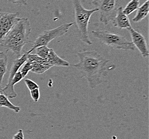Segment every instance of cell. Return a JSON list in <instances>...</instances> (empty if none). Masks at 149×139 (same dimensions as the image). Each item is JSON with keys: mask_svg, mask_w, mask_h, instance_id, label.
Returning <instances> with one entry per match:
<instances>
[{"mask_svg": "<svg viewBox=\"0 0 149 139\" xmlns=\"http://www.w3.org/2000/svg\"><path fill=\"white\" fill-rule=\"evenodd\" d=\"M32 69V66L30 61L26 62L24 65V66L22 68V69L20 71L21 74L22 75L23 78H25L27 75L28 73Z\"/></svg>", "mask_w": 149, "mask_h": 139, "instance_id": "d6986e66", "label": "cell"}, {"mask_svg": "<svg viewBox=\"0 0 149 139\" xmlns=\"http://www.w3.org/2000/svg\"><path fill=\"white\" fill-rule=\"evenodd\" d=\"M31 33V28L29 19L20 18L0 44L6 51H13L17 58L20 57L23 47L29 41Z\"/></svg>", "mask_w": 149, "mask_h": 139, "instance_id": "7a4b0ae2", "label": "cell"}, {"mask_svg": "<svg viewBox=\"0 0 149 139\" xmlns=\"http://www.w3.org/2000/svg\"><path fill=\"white\" fill-rule=\"evenodd\" d=\"M132 39V42L140 54L144 58L148 57L149 48L146 38L139 32L135 30L132 27L127 29Z\"/></svg>", "mask_w": 149, "mask_h": 139, "instance_id": "ba28073f", "label": "cell"}, {"mask_svg": "<svg viewBox=\"0 0 149 139\" xmlns=\"http://www.w3.org/2000/svg\"><path fill=\"white\" fill-rule=\"evenodd\" d=\"M139 5V0H131L127 5L125 6V9H123V13L127 16L132 14L135 11L137 10Z\"/></svg>", "mask_w": 149, "mask_h": 139, "instance_id": "2e32d148", "label": "cell"}, {"mask_svg": "<svg viewBox=\"0 0 149 139\" xmlns=\"http://www.w3.org/2000/svg\"><path fill=\"white\" fill-rule=\"evenodd\" d=\"M72 3L74 8V24L78 29L81 40L85 44L91 46L92 42L88 35V25L92 14L98 10L95 8L91 10L85 9L80 0H72Z\"/></svg>", "mask_w": 149, "mask_h": 139, "instance_id": "3957f363", "label": "cell"}, {"mask_svg": "<svg viewBox=\"0 0 149 139\" xmlns=\"http://www.w3.org/2000/svg\"><path fill=\"white\" fill-rule=\"evenodd\" d=\"M36 50L37 55L40 57L42 58V59H45L49 54V53L51 50V48L48 47L46 46H44L37 48Z\"/></svg>", "mask_w": 149, "mask_h": 139, "instance_id": "ac0fdd59", "label": "cell"}, {"mask_svg": "<svg viewBox=\"0 0 149 139\" xmlns=\"http://www.w3.org/2000/svg\"><path fill=\"white\" fill-rule=\"evenodd\" d=\"M119 0H94L92 4L99 12V21L105 25L112 21L117 11Z\"/></svg>", "mask_w": 149, "mask_h": 139, "instance_id": "8992f818", "label": "cell"}, {"mask_svg": "<svg viewBox=\"0 0 149 139\" xmlns=\"http://www.w3.org/2000/svg\"><path fill=\"white\" fill-rule=\"evenodd\" d=\"M13 139H24V133L22 129H19V131L14 135Z\"/></svg>", "mask_w": 149, "mask_h": 139, "instance_id": "7402d4cb", "label": "cell"}, {"mask_svg": "<svg viewBox=\"0 0 149 139\" xmlns=\"http://www.w3.org/2000/svg\"><path fill=\"white\" fill-rule=\"evenodd\" d=\"M30 94L31 98L34 102H38V101L40 98V96L39 88L35 89L34 90H32L30 91Z\"/></svg>", "mask_w": 149, "mask_h": 139, "instance_id": "44dd1931", "label": "cell"}, {"mask_svg": "<svg viewBox=\"0 0 149 139\" xmlns=\"http://www.w3.org/2000/svg\"><path fill=\"white\" fill-rule=\"evenodd\" d=\"M92 37L102 44L116 50H135L136 48L132 42L128 41L125 37L114 34L111 32L96 30L91 31Z\"/></svg>", "mask_w": 149, "mask_h": 139, "instance_id": "277c9868", "label": "cell"}, {"mask_svg": "<svg viewBox=\"0 0 149 139\" xmlns=\"http://www.w3.org/2000/svg\"><path fill=\"white\" fill-rule=\"evenodd\" d=\"M48 66L51 68L53 66L68 67L71 64L63 59L60 57L53 49H51L47 57L44 59Z\"/></svg>", "mask_w": 149, "mask_h": 139, "instance_id": "30bf717a", "label": "cell"}, {"mask_svg": "<svg viewBox=\"0 0 149 139\" xmlns=\"http://www.w3.org/2000/svg\"><path fill=\"white\" fill-rule=\"evenodd\" d=\"M137 10L135 16L132 19V21L134 23H139L148 16L149 11V0H146Z\"/></svg>", "mask_w": 149, "mask_h": 139, "instance_id": "4fadbf2b", "label": "cell"}, {"mask_svg": "<svg viewBox=\"0 0 149 139\" xmlns=\"http://www.w3.org/2000/svg\"><path fill=\"white\" fill-rule=\"evenodd\" d=\"M0 107H6L16 113L20 111V108L18 106H15L10 102L8 98L3 93H0Z\"/></svg>", "mask_w": 149, "mask_h": 139, "instance_id": "9a60e30c", "label": "cell"}, {"mask_svg": "<svg viewBox=\"0 0 149 139\" xmlns=\"http://www.w3.org/2000/svg\"><path fill=\"white\" fill-rule=\"evenodd\" d=\"M23 79V77L20 71L17 72L11 81L9 83H7L6 86L4 88H2L1 93L7 96L9 98H16L17 94L16 92L15 91L14 85L20 82Z\"/></svg>", "mask_w": 149, "mask_h": 139, "instance_id": "8fae6325", "label": "cell"}, {"mask_svg": "<svg viewBox=\"0 0 149 139\" xmlns=\"http://www.w3.org/2000/svg\"><path fill=\"white\" fill-rule=\"evenodd\" d=\"M18 12H0V44L14 25L20 19Z\"/></svg>", "mask_w": 149, "mask_h": 139, "instance_id": "52a82bcc", "label": "cell"}, {"mask_svg": "<svg viewBox=\"0 0 149 139\" xmlns=\"http://www.w3.org/2000/svg\"><path fill=\"white\" fill-rule=\"evenodd\" d=\"M78 63L71 64L76 68L85 78L88 86L95 89L103 82V78L107 73V65L109 61L94 50L78 52Z\"/></svg>", "mask_w": 149, "mask_h": 139, "instance_id": "6da1fadb", "label": "cell"}, {"mask_svg": "<svg viewBox=\"0 0 149 139\" xmlns=\"http://www.w3.org/2000/svg\"><path fill=\"white\" fill-rule=\"evenodd\" d=\"M139 1H140V0H139Z\"/></svg>", "mask_w": 149, "mask_h": 139, "instance_id": "cb8c5ba5", "label": "cell"}, {"mask_svg": "<svg viewBox=\"0 0 149 139\" xmlns=\"http://www.w3.org/2000/svg\"><path fill=\"white\" fill-rule=\"evenodd\" d=\"M25 84L26 85L27 88L30 91L32 90H34L35 89L39 88V85L31 79H25Z\"/></svg>", "mask_w": 149, "mask_h": 139, "instance_id": "ffe728a7", "label": "cell"}, {"mask_svg": "<svg viewBox=\"0 0 149 139\" xmlns=\"http://www.w3.org/2000/svg\"><path fill=\"white\" fill-rule=\"evenodd\" d=\"M8 1L9 2L12 3L27 5L26 0H8Z\"/></svg>", "mask_w": 149, "mask_h": 139, "instance_id": "603a6c76", "label": "cell"}, {"mask_svg": "<svg viewBox=\"0 0 149 139\" xmlns=\"http://www.w3.org/2000/svg\"><path fill=\"white\" fill-rule=\"evenodd\" d=\"M112 24L119 29H128L132 27L128 17L123 12L122 7H119L117 9L115 17L112 20Z\"/></svg>", "mask_w": 149, "mask_h": 139, "instance_id": "9c48e42d", "label": "cell"}, {"mask_svg": "<svg viewBox=\"0 0 149 139\" xmlns=\"http://www.w3.org/2000/svg\"><path fill=\"white\" fill-rule=\"evenodd\" d=\"M30 62L31 66H32V69H31V71L34 72L35 73H37L38 75H41V74L44 73L50 68H49L48 66H45L44 65L39 63L33 61Z\"/></svg>", "mask_w": 149, "mask_h": 139, "instance_id": "e0dca14e", "label": "cell"}, {"mask_svg": "<svg viewBox=\"0 0 149 139\" xmlns=\"http://www.w3.org/2000/svg\"><path fill=\"white\" fill-rule=\"evenodd\" d=\"M27 55L28 53L27 52L25 53L24 54L20 56V57L17 58V59H16V60L14 62L10 69L8 83L10 82L11 81V80L14 78V76L16 74L17 72L18 71L20 67L27 61Z\"/></svg>", "mask_w": 149, "mask_h": 139, "instance_id": "7c38bea8", "label": "cell"}, {"mask_svg": "<svg viewBox=\"0 0 149 139\" xmlns=\"http://www.w3.org/2000/svg\"><path fill=\"white\" fill-rule=\"evenodd\" d=\"M74 24V22L62 24L60 26L49 30L43 31L35 40L30 50L27 51L31 54L37 48L41 46H47L51 41L58 37H61L68 33L70 28Z\"/></svg>", "mask_w": 149, "mask_h": 139, "instance_id": "5b68a950", "label": "cell"}, {"mask_svg": "<svg viewBox=\"0 0 149 139\" xmlns=\"http://www.w3.org/2000/svg\"><path fill=\"white\" fill-rule=\"evenodd\" d=\"M8 56L6 53L0 52V93H1L2 88V84L4 75L7 71Z\"/></svg>", "mask_w": 149, "mask_h": 139, "instance_id": "5bb4252c", "label": "cell"}, {"mask_svg": "<svg viewBox=\"0 0 149 139\" xmlns=\"http://www.w3.org/2000/svg\"><path fill=\"white\" fill-rule=\"evenodd\" d=\"M0 52H1V51H0Z\"/></svg>", "mask_w": 149, "mask_h": 139, "instance_id": "d4e9b609", "label": "cell"}]
</instances>
